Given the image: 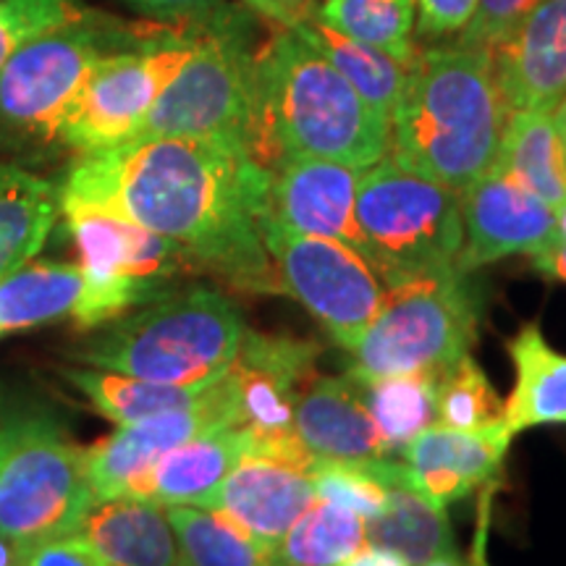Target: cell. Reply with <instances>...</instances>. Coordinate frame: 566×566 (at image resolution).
Masks as SVG:
<instances>
[{
    "label": "cell",
    "instance_id": "1",
    "mask_svg": "<svg viewBox=\"0 0 566 566\" xmlns=\"http://www.w3.org/2000/svg\"><path fill=\"white\" fill-rule=\"evenodd\" d=\"M271 171L242 142L142 137L82 155L61 200L108 210L171 239L197 268L247 294H281L263 242Z\"/></svg>",
    "mask_w": 566,
    "mask_h": 566
},
{
    "label": "cell",
    "instance_id": "2",
    "mask_svg": "<svg viewBox=\"0 0 566 566\" xmlns=\"http://www.w3.org/2000/svg\"><path fill=\"white\" fill-rule=\"evenodd\" d=\"M247 153L268 171L289 158L370 168L388 153V118L286 27L254 55Z\"/></svg>",
    "mask_w": 566,
    "mask_h": 566
},
{
    "label": "cell",
    "instance_id": "3",
    "mask_svg": "<svg viewBox=\"0 0 566 566\" xmlns=\"http://www.w3.org/2000/svg\"><path fill=\"white\" fill-rule=\"evenodd\" d=\"M509 111L488 48L417 51L388 118V158L462 192L493 166Z\"/></svg>",
    "mask_w": 566,
    "mask_h": 566
},
{
    "label": "cell",
    "instance_id": "4",
    "mask_svg": "<svg viewBox=\"0 0 566 566\" xmlns=\"http://www.w3.org/2000/svg\"><path fill=\"white\" fill-rule=\"evenodd\" d=\"M244 334L237 304L210 286H189L103 325L76 359L150 384L208 386L229 373Z\"/></svg>",
    "mask_w": 566,
    "mask_h": 566
},
{
    "label": "cell",
    "instance_id": "5",
    "mask_svg": "<svg viewBox=\"0 0 566 566\" xmlns=\"http://www.w3.org/2000/svg\"><path fill=\"white\" fill-rule=\"evenodd\" d=\"M354 221L363 239L359 252L388 286L454 271L464 244L457 189L407 171L391 158L359 176Z\"/></svg>",
    "mask_w": 566,
    "mask_h": 566
},
{
    "label": "cell",
    "instance_id": "6",
    "mask_svg": "<svg viewBox=\"0 0 566 566\" xmlns=\"http://www.w3.org/2000/svg\"><path fill=\"white\" fill-rule=\"evenodd\" d=\"M478 286L470 273L446 271L394 283L365 334L352 346L354 378L446 373L470 354L480 325Z\"/></svg>",
    "mask_w": 566,
    "mask_h": 566
},
{
    "label": "cell",
    "instance_id": "7",
    "mask_svg": "<svg viewBox=\"0 0 566 566\" xmlns=\"http://www.w3.org/2000/svg\"><path fill=\"white\" fill-rule=\"evenodd\" d=\"M95 504L87 449L48 417L6 422L0 454V535L17 548L80 533Z\"/></svg>",
    "mask_w": 566,
    "mask_h": 566
},
{
    "label": "cell",
    "instance_id": "8",
    "mask_svg": "<svg viewBox=\"0 0 566 566\" xmlns=\"http://www.w3.org/2000/svg\"><path fill=\"white\" fill-rule=\"evenodd\" d=\"M254 108V55L231 24L197 34L195 51L160 92L137 137H221L247 147ZM132 142V139H129Z\"/></svg>",
    "mask_w": 566,
    "mask_h": 566
},
{
    "label": "cell",
    "instance_id": "9",
    "mask_svg": "<svg viewBox=\"0 0 566 566\" xmlns=\"http://www.w3.org/2000/svg\"><path fill=\"white\" fill-rule=\"evenodd\" d=\"M263 242L281 294L294 296L346 352L357 344L384 300V283L357 247L310 237L263 218Z\"/></svg>",
    "mask_w": 566,
    "mask_h": 566
},
{
    "label": "cell",
    "instance_id": "10",
    "mask_svg": "<svg viewBox=\"0 0 566 566\" xmlns=\"http://www.w3.org/2000/svg\"><path fill=\"white\" fill-rule=\"evenodd\" d=\"M113 45L87 17L24 42L0 69V132L59 142L76 95Z\"/></svg>",
    "mask_w": 566,
    "mask_h": 566
},
{
    "label": "cell",
    "instance_id": "11",
    "mask_svg": "<svg viewBox=\"0 0 566 566\" xmlns=\"http://www.w3.org/2000/svg\"><path fill=\"white\" fill-rule=\"evenodd\" d=\"M195 42L197 34H168L105 55L71 105L59 142L80 155H90L137 137L160 92L192 55Z\"/></svg>",
    "mask_w": 566,
    "mask_h": 566
},
{
    "label": "cell",
    "instance_id": "12",
    "mask_svg": "<svg viewBox=\"0 0 566 566\" xmlns=\"http://www.w3.org/2000/svg\"><path fill=\"white\" fill-rule=\"evenodd\" d=\"M321 346L292 336L258 334L247 328L229 380L237 428L252 438V454L286 459L296 467L315 464L294 433V409L304 386L315 378Z\"/></svg>",
    "mask_w": 566,
    "mask_h": 566
},
{
    "label": "cell",
    "instance_id": "13",
    "mask_svg": "<svg viewBox=\"0 0 566 566\" xmlns=\"http://www.w3.org/2000/svg\"><path fill=\"white\" fill-rule=\"evenodd\" d=\"M237 424L229 373L205 388L192 407L124 424L87 449V478L95 501L134 499L160 457L208 430Z\"/></svg>",
    "mask_w": 566,
    "mask_h": 566
},
{
    "label": "cell",
    "instance_id": "14",
    "mask_svg": "<svg viewBox=\"0 0 566 566\" xmlns=\"http://www.w3.org/2000/svg\"><path fill=\"white\" fill-rule=\"evenodd\" d=\"M61 210L80 252V268L97 286L155 300L176 273L197 268L184 247L122 216L71 200H61Z\"/></svg>",
    "mask_w": 566,
    "mask_h": 566
},
{
    "label": "cell",
    "instance_id": "15",
    "mask_svg": "<svg viewBox=\"0 0 566 566\" xmlns=\"http://www.w3.org/2000/svg\"><path fill=\"white\" fill-rule=\"evenodd\" d=\"M459 197L464 244L457 271L472 273L509 254H535L558 239L556 210L493 166Z\"/></svg>",
    "mask_w": 566,
    "mask_h": 566
},
{
    "label": "cell",
    "instance_id": "16",
    "mask_svg": "<svg viewBox=\"0 0 566 566\" xmlns=\"http://www.w3.org/2000/svg\"><path fill=\"white\" fill-rule=\"evenodd\" d=\"M313 501L310 470L286 459L247 454L200 506L223 514L254 541L275 551Z\"/></svg>",
    "mask_w": 566,
    "mask_h": 566
},
{
    "label": "cell",
    "instance_id": "17",
    "mask_svg": "<svg viewBox=\"0 0 566 566\" xmlns=\"http://www.w3.org/2000/svg\"><path fill=\"white\" fill-rule=\"evenodd\" d=\"M512 438L506 422L483 430L430 424L401 451L409 488L430 504L446 509L499 478Z\"/></svg>",
    "mask_w": 566,
    "mask_h": 566
},
{
    "label": "cell",
    "instance_id": "18",
    "mask_svg": "<svg viewBox=\"0 0 566 566\" xmlns=\"http://www.w3.org/2000/svg\"><path fill=\"white\" fill-rule=\"evenodd\" d=\"M365 168L323 158H289L271 171L268 218L289 231L363 247L354 200Z\"/></svg>",
    "mask_w": 566,
    "mask_h": 566
},
{
    "label": "cell",
    "instance_id": "19",
    "mask_svg": "<svg viewBox=\"0 0 566 566\" xmlns=\"http://www.w3.org/2000/svg\"><path fill=\"white\" fill-rule=\"evenodd\" d=\"M512 111H554L566 97V0H543L493 51Z\"/></svg>",
    "mask_w": 566,
    "mask_h": 566
},
{
    "label": "cell",
    "instance_id": "20",
    "mask_svg": "<svg viewBox=\"0 0 566 566\" xmlns=\"http://www.w3.org/2000/svg\"><path fill=\"white\" fill-rule=\"evenodd\" d=\"M294 433L315 459L367 462L391 457L352 375H315L304 386L294 409Z\"/></svg>",
    "mask_w": 566,
    "mask_h": 566
},
{
    "label": "cell",
    "instance_id": "21",
    "mask_svg": "<svg viewBox=\"0 0 566 566\" xmlns=\"http://www.w3.org/2000/svg\"><path fill=\"white\" fill-rule=\"evenodd\" d=\"M247 454H252L247 430L237 424L208 430L160 457L134 499L158 506H200Z\"/></svg>",
    "mask_w": 566,
    "mask_h": 566
},
{
    "label": "cell",
    "instance_id": "22",
    "mask_svg": "<svg viewBox=\"0 0 566 566\" xmlns=\"http://www.w3.org/2000/svg\"><path fill=\"white\" fill-rule=\"evenodd\" d=\"M76 535L113 566H179L171 520L153 501H95Z\"/></svg>",
    "mask_w": 566,
    "mask_h": 566
},
{
    "label": "cell",
    "instance_id": "23",
    "mask_svg": "<svg viewBox=\"0 0 566 566\" xmlns=\"http://www.w3.org/2000/svg\"><path fill=\"white\" fill-rule=\"evenodd\" d=\"M514 363V391L504 401V422L512 433L566 424V354L546 342L541 325L525 323L506 344Z\"/></svg>",
    "mask_w": 566,
    "mask_h": 566
},
{
    "label": "cell",
    "instance_id": "24",
    "mask_svg": "<svg viewBox=\"0 0 566 566\" xmlns=\"http://www.w3.org/2000/svg\"><path fill=\"white\" fill-rule=\"evenodd\" d=\"M87 300V275L80 265L42 260L0 279V336L61 321L76 323Z\"/></svg>",
    "mask_w": 566,
    "mask_h": 566
},
{
    "label": "cell",
    "instance_id": "25",
    "mask_svg": "<svg viewBox=\"0 0 566 566\" xmlns=\"http://www.w3.org/2000/svg\"><path fill=\"white\" fill-rule=\"evenodd\" d=\"M493 168L554 210L566 205V160L551 111H514Z\"/></svg>",
    "mask_w": 566,
    "mask_h": 566
},
{
    "label": "cell",
    "instance_id": "26",
    "mask_svg": "<svg viewBox=\"0 0 566 566\" xmlns=\"http://www.w3.org/2000/svg\"><path fill=\"white\" fill-rule=\"evenodd\" d=\"M61 210V192L19 166H0V279L34 260Z\"/></svg>",
    "mask_w": 566,
    "mask_h": 566
},
{
    "label": "cell",
    "instance_id": "27",
    "mask_svg": "<svg viewBox=\"0 0 566 566\" xmlns=\"http://www.w3.org/2000/svg\"><path fill=\"white\" fill-rule=\"evenodd\" d=\"M289 30L300 34L307 45H313L317 53L325 55V59L331 61V66H334L338 74H342L344 80L380 113V116L391 118V111L396 101H399L401 90H405L409 66H412V63H401L380 51V48L346 38L344 32L325 24L317 13L296 21Z\"/></svg>",
    "mask_w": 566,
    "mask_h": 566
},
{
    "label": "cell",
    "instance_id": "28",
    "mask_svg": "<svg viewBox=\"0 0 566 566\" xmlns=\"http://www.w3.org/2000/svg\"><path fill=\"white\" fill-rule=\"evenodd\" d=\"M367 543L394 551L407 558L409 566L457 556L446 509L430 504L407 485L388 488L384 509L367 520Z\"/></svg>",
    "mask_w": 566,
    "mask_h": 566
},
{
    "label": "cell",
    "instance_id": "29",
    "mask_svg": "<svg viewBox=\"0 0 566 566\" xmlns=\"http://www.w3.org/2000/svg\"><path fill=\"white\" fill-rule=\"evenodd\" d=\"M63 378L90 401L103 417L116 424H134L155 415L192 407L208 386H163L132 375L97 370V367H66Z\"/></svg>",
    "mask_w": 566,
    "mask_h": 566
},
{
    "label": "cell",
    "instance_id": "30",
    "mask_svg": "<svg viewBox=\"0 0 566 566\" xmlns=\"http://www.w3.org/2000/svg\"><path fill=\"white\" fill-rule=\"evenodd\" d=\"M365 407L384 433L388 451H405L407 443L424 428L436 424L438 373L420 370L386 378H354Z\"/></svg>",
    "mask_w": 566,
    "mask_h": 566
},
{
    "label": "cell",
    "instance_id": "31",
    "mask_svg": "<svg viewBox=\"0 0 566 566\" xmlns=\"http://www.w3.org/2000/svg\"><path fill=\"white\" fill-rule=\"evenodd\" d=\"M179 566H275V554L223 514L202 506H166Z\"/></svg>",
    "mask_w": 566,
    "mask_h": 566
},
{
    "label": "cell",
    "instance_id": "32",
    "mask_svg": "<svg viewBox=\"0 0 566 566\" xmlns=\"http://www.w3.org/2000/svg\"><path fill=\"white\" fill-rule=\"evenodd\" d=\"M367 543V520L334 501L315 499L275 546L283 566H338Z\"/></svg>",
    "mask_w": 566,
    "mask_h": 566
},
{
    "label": "cell",
    "instance_id": "33",
    "mask_svg": "<svg viewBox=\"0 0 566 566\" xmlns=\"http://www.w3.org/2000/svg\"><path fill=\"white\" fill-rule=\"evenodd\" d=\"M415 11V0H325L317 17L346 38L380 48L401 63H412L417 55Z\"/></svg>",
    "mask_w": 566,
    "mask_h": 566
},
{
    "label": "cell",
    "instance_id": "34",
    "mask_svg": "<svg viewBox=\"0 0 566 566\" xmlns=\"http://www.w3.org/2000/svg\"><path fill=\"white\" fill-rule=\"evenodd\" d=\"M436 422L457 430H483L504 422V399L470 354L438 375Z\"/></svg>",
    "mask_w": 566,
    "mask_h": 566
},
{
    "label": "cell",
    "instance_id": "35",
    "mask_svg": "<svg viewBox=\"0 0 566 566\" xmlns=\"http://www.w3.org/2000/svg\"><path fill=\"white\" fill-rule=\"evenodd\" d=\"M310 483L315 499L334 501L352 512L370 520L384 509L388 488L367 470L365 462H334V459H315L310 467Z\"/></svg>",
    "mask_w": 566,
    "mask_h": 566
},
{
    "label": "cell",
    "instance_id": "36",
    "mask_svg": "<svg viewBox=\"0 0 566 566\" xmlns=\"http://www.w3.org/2000/svg\"><path fill=\"white\" fill-rule=\"evenodd\" d=\"M84 17L76 0H0V69L24 42Z\"/></svg>",
    "mask_w": 566,
    "mask_h": 566
},
{
    "label": "cell",
    "instance_id": "37",
    "mask_svg": "<svg viewBox=\"0 0 566 566\" xmlns=\"http://www.w3.org/2000/svg\"><path fill=\"white\" fill-rule=\"evenodd\" d=\"M543 0H478L475 17L462 30L459 45H478L493 51L506 38H512L516 27L533 13Z\"/></svg>",
    "mask_w": 566,
    "mask_h": 566
},
{
    "label": "cell",
    "instance_id": "38",
    "mask_svg": "<svg viewBox=\"0 0 566 566\" xmlns=\"http://www.w3.org/2000/svg\"><path fill=\"white\" fill-rule=\"evenodd\" d=\"M13 566H113L82 535L53 537L17 548Z\"/></svg>",
    "mask_w": 566,
    "mask_h": 566
},
{
    "label": "cell",
    "instance_id": "39",
    "mask_svg": "<svg viewBox=\"0 0 566 566\" xmlns=\"http://www.w3.org/2000/svg\"><path fill=\"white\" fill-rule=\"evenodd\" d=\"M415 6L420 11V19H417L420 34H446L470 24L478 0H415Z\"/></svg>",
    "mask_w": 566,
    "mask_h": 566
},
{
    "label": "cell",
    "instance_id": "40",
    "mask_svg": "<svg viewBox=\"0 0 566 566\" xmlns=\"http://www.w3.org/2000/svg\"><path fill=\"white\" fill-rule=\"evenodd\" d=\"M132 9L155 19H192L208 17L221 6V0H126Z\"/></svg>",
    "mask_w": 566,
    "mask_h": 566
},
{
    "label": "cell",
    "instance_id": "41",
    "mask_svg": "<svg viewBox=\"0 0 566 566\" xmlns=\"http://www.w3.org/2000/svg\"><path fill=\"white\" fill-rule=\"evenodd\" d=\"M244 3L252 6L254 11L265 13V17L281 21L283 27H292L296 21L317 13L315 0H244Z\"/></svg>",
    "mask_w": 566,
    "mask_h": 566
},
{
    "label": "cell",
    "instance_id": "42",
    "mask_svg": "<svg viewBox=\"0 0 566 566\" xmlns=\"http://www.w3.org/2000/svg\"><path fill=\"white\" fill-rule=\"evenodd\" d=\"M533 258V268L541 275H546L548 281L566 283V242L556 239L548 247H543L541 252L530 254Z\"/></svg>",
    "mask_w": 566,
    "mask_h": 566
},
{
    "label": "cell",
    "instance_id": "43",
    "mask_svg": "<svg viewBox=\"0 0 566 566\" xmlns=\"http://www.w3.org/2000/svg\"><path fill=\"white\" fill-rule=\"evenodd\" d=\"M338 566H409V564L407 558L394 554V551L365 543L363 548H357L352 556H346Z\"/></svg>",
    "mask_w": 566,
    "mask_h": 566
},
{
    "label": "cell",
    "instance_id": "44",
    "mask_svg": "<svg viewBox=\"0 0 566 566\" xmlns=\"http://www.w3.org/2000/svg\"><path fill=\"white\" fill-rule=\"evenodd\" d=\"M551 116H554V126H556V134H558V142H562V150H564V160H566V97L562 103L556 105L554 111H551Z\"/></svg>",
    "mask_w": 566,
    "mask_h": 566
},
{
    "label": "cell",
    "instance_id": "45",
    "mask_svg": "<svg viewBox=\"0 0 566 566\" xmlns=\"http://www.w3.org/2000/svg\"><path fill=\"white\" fill-rule=\"evenodd\" d=\"M483 535H480V541H483ZM424 566H488V564L483 562V548H480V543H478V554H475V558H472L470 564H462L457 556H443V558H436V562H430V564H424Z\"/></svg>",
    "mask_w": 566,
    "mask_h": 566
},
{
    "label": "cell",
    "instance_id": "46",
    "mask_svg": "<svg viewBox=\"0 0 566 566\" xmlns=\"http://www.w3.org/2000/svg\"><path fill=\"white\" fill-rule=\"evenodd\" d=\"M13 558H17V546L9 537L0 535V566H13Z\"/></svg>",
    "mask_w": 566,
    "mask_h": 566
},
{
    "label": "cell",
    "instance_id": "47",
    "mask_svg": "<svg viewBox=\"0 0 566 566\" xmlns=\"http://www.w3.org/2000/svg\"><path fill=\"white\" fill-rule=\"evenodd\" d=\"M556 231H558V239H564L566 242V205L556 208Z\"/></svg>",
    "mask_w": 566,
    "mask_h": 566
},
{
    "label": "cell",
    "instance_id": "48",
    "mask_svg": "<svg viewBox=\"0 0 566 566\" xmlns=\"http://www.w3.org/2000/svg\"><path fill=\"white\" fill-rule=\"evenodd\" d=\"M3 446H6V422L0 424V454H3Z\"/></svg>",
    "mask_w": 566,
    "mask_h": 566
},
{
    "label": "cell",
    "instance_id": "49",
    "mask_svg": "<svg viewBox=\"0 0 566 566\" xmlns=\"http://www.w3.org/2000/svg\"><path fill=\"white\" fill-rule=\"evenodd\" d=\"M275 566H283V564H275Z\"/></svg>",
    "mask_w": 566,
    "mask_h": 566
}]
</instances>
